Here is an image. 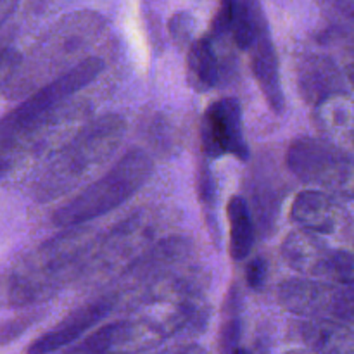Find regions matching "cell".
Segmentation results:
<instances>
[{
	"mask_svg": "<svg viewBox=\"0 0 354 354\" xmlns=\"http://www.w3.org/2000/svg\"><path fill=\"white\" fill-rule=\"evenodd\" d=\"M92 241L86 225L62 228L7 270L0 279V301L10 308H30L54 297L75 282Z\"/></svg>",
	"mask_w": 354,
	"mask_h": 354,
	"instance_id": "6da1fadb",
	"label": "cell"
},
{
	"mask_svg": "<svg viewBox=\"0 0 354 354\" xmlns=\"http://www.w3.org/2000/svg\"><path fill=\"white\" fill-rule=\"evenodd\" d=\"M127 133V121L118 114H106L80 128L64 142L38 173L31 196L38 203H52L78 189L92 178L118 151Z\"/></svg>",
	"mask_w": 354,
	"mask_h": 354,
	"instance_id": "7a4b0ae2",
	"label": "cell"
},
{
	"mask_svg": "<svg viewBox=\"0 0 354 354\" xmlns=\"http://www.w3.org/2000/svg\"><path fill=\"white\" fill-rule=\"evenodd\" d=\"M100 28V17L90 14L64 19L44 38V41L35 45L26 57L19 55L2 90L10 97L28 95L38 86L61 76L83 61L78 55L92 45Z\"/></svg>",
	"mask_w": 354,
	"mask_h": 354,
	"instance_id": "3957f363",
	"label": "cell"
},
{
	"mask_svg": "<svg viewBox=\"0 0 354 354\" xmlns=\"http://www.w3.org/2000/svg\"><path fill=\"white\" fill-rule=\"evenodd\" d=\"M154 171L152 158L144 149H131L121 156L104 175L93 180L73 199L52 214V223L59 228L82 227L130 201Z\"/></svg>",
	"mask_w": 354,
	"mask_h": 354,
	"instance_id": "277c9868",
	"label": "cell"
},
{
	"mask_svg": "<svg viewBox=\"0 0 354 354\" xmlns=\"http://www.w3.org/2000/svg\"><path fill=\"white\" fill-rule=\"evenodd\" d=\"M104 68L106 62L102 57L90 55L55 80L28 93L19 106L0 118V149L17 144L31 131L54 121L68 109L71 97L99 78Z\"/></svg>",
	"mask_w": 354,
	"mask_h": 354,
	"instance_id": "5b68a950",
	"label": "cell"
},
{
	"mask_svg": "<svg viewBox=\"0 0 354 354\" xmlns=\"http://www.w3.org/2000/svg\"><path fill=\"white\" fill-rule=\"evenodd\" d=\"M165 216L159 209H138L111 228L107 234L93 237L76 280L83 286L104 282L116 277L156 242L161 241Z\"/></svg>",
	"mask_w": 354,
	"mask_h": 354,
	"instance_id": "8992f818",
	"label": "cell"
},
{
	"mask_svg": "<svg viewBox=\"0 0 354 354\" xmlns=\"http://www.w3.org/2000/svg\"><path fill=\"white\" fill-rule=\"evenodd\" d=\"M287 168L303 183L351 197L353 159L325 138L297 137L287 149Z\"/></svg>",
	"mask_w": 354,
	"mask_h": 354,
	"instance_id": "52a82bcc",
	"label": "cell"
},
{
	"mask_svg": "<svg viewBox=\"0 0 354 354\" xmlns=\"http://www.w3.org/2000/svg\"><path fill=\"white\" fill-rule=\"evenodd\" d=\"M279 301L283 310L297 317L311 318V320H335L353 325V286L292 279L280 286Z\"/></svg>",
	"mask_w": 354,
	"mask_h": 354,
	"instance_id": "ba28073f",
	"label": "cell"
},
{
	"mask_svg": "<svg viewBox=\"0 0 354 354\" xmlns=\"http://www.w3.org/2000/svg\"><path fill=\"white\" fill-rule=\"evenodd\" d=\"M201 145L211 159L234 156L239 161H248L242 107L235 97H223L207 107L201 121Z\"/></svg>",
	"mask_w": 354,
	"mask_h": 354,
	"instance_id": "9c48e42d",
	"label": "cell"
},
{
	"mask_svg": "<svg viewBox=\"0 0 354 354\" xmlns=\"http://www.w3.org/2000/svg\"><path fill=\"white\" fill-rule=\"evenodd\" d=\"M114 310H118V301L116 296L109 290L107 294H102L90 303L73 310L50 330L35 339L28 346L26 354H55L69 348L82 337H85L86 332L92 330L95 325L106 320V317H109Z\"/></svg>",
	"mask_w": 354,
	"mask_h": 354,
	"instance_id": "30bf717a",
	"label": "cell"
},
{
	"mask_svg": "<svg viewBox=\"0 0 354 354\" xmlns=\"http://www.w3.org/2000/svg\"><path fill=\"white\" fill-rule=\"evenodd\" d=\"M290 218L301 230L325 237L339 232L346 213L337 196L311 189L297 194L290 206Z\"/></svg>",
	"mask_w": 354,
	"mask_h": 354,
	"instance_id": "8fae6325",
	"label": "cell"
},
{
	"mask_svg": "<svg viewBox=\"0 0 354 354\" xmlns=\"http://www.w3.org/2000/svg\"><path fill=\"white\" fill-rule=\"evenodd\" d=\"M335 249H330L322 235L306 230H292L282 244V256L297 273L330 280Z\"/></svg>",
	"mask_w": 354,
	"mask_h": 354,
	"instance_id": "7c38bea8",
	"label": "cell"
},
{
	"mask_svg": "<svg viewBox=\"0 0 354 354\" xmlns=\"http://www.w3.org/2000/svg\"><path fill=\"white\" fill-rule=\"evenodd\" d=\"M297 88L311 107L325 99L346 92V82L339 66L325 55H308L297 64Z\"/></svg>",
	"mask_w": 354,
	"mask_h": 354,
	"instance_id": "4fadbf2b",
	"label": "cell"
},
{
	"mask_svg": "<svg viewBox=\"0 0 354 354\" xmlns=\"http://www.w3.org/2000/svg\"><path fill=\"white\" fill-rule=\"evenodd\" d=\"M249 52H251L252 75L258 82L266 104L275 114H283L286 97H283L282 83H280L279 55H277L268 26L256 37V40L249 47Z\"/></svg>",
	"mask_w": 354,
	"mask_h": 354,
	"instance_id": "5bb4252c",
	"label": "cell"
},
{
	"mask_svg": "<svg viewBox=\"0 0 354 354\" xmlns=\"http://www.w3.org/2000/svg\"><path fill=\"white\" fill-rule=\"evenodd\" d=\"M297 339L317 354H354V334L351 325L335 320H303L294 322Z\"/></svg>",
	"mask_w": 354,
	"mask_h": 354,
	"instance_id": "9a60e30c",
	"label": "cell"
},
{
	"mask_svg": "<svg viewBox=\"0 0 354 354\" xmlns=\"http://www.w3.org/2000/svg\"><path fill=\"white\" fill-rule=\"evenodd\" d=\"M315 109V120L318 128L324 131L325 140L339 145V142L351 144L353 138V100L348 93H337Z\"/></svg>",
	"mask_w": 354,
	"mask_h": 354,
	"instance_id": "2e32d148",
	"label": "cell"
},
{
	"mask_svg": "<svg viewBox=\"0 0 354 354\" xmlns=\"http://www.w3.org/2000/svg\"><path fill=\"white\" fill-rule=\"evenodd\" d=\"M187 82L196 92H209L220 83V62L213 40H194L187 50Z\"/></svg>",
	"mask_w": 354,
	"mask_h": 354,
	"instance_id": "e0dca14e",
	"label": "cell"
},
{
	"mask_svg": "<svg viewBox=\"0 0 354 354\" xmlns=\"http://www.w3.org/2000/svg\"><path fill=\"white\" fill-rule=\"evenodd\" d=\"M249 199H251V206L248 204V207L252 221L254 225H259L263 234L268 235L275 227L280 201H282V190L277 180L273 176L270 178L254 171V175L251 176V185H249Z\"/></svg>",
	"mask_w": 354,
	"mask_h": 354,
	"instance_id": "ac0fdd59",
	"label": "cell"
},
{
	"mask_svg": "<svg viewBox=\"0 0 354 354\" xmlns=\"http://www.w3.org/2000/svg\"><path fill=\"white\" fill-rule=\"evenodd\" d=\"M228 225H230V256L235 261H242L251 254L256 242V225L249 213L248 201L242 196H234L227 206Z\"/></svg>",
	"mask_w": 354,
	"mask_h": 354,
	"instance_id": "d6986e66",
	"label": "cell"
},
{
	"mask_svg": "<svg viewBox=\"0 0 354 354\" xmlns=\"http://www.w3.org/2000/svg\"><path fill=\"white\" fill-rule=\"evenodd\" d=\"M266 26H268V23H266V17L258 0H237L230 33L239 48L249 50L256 37Z\"/></svg>",
	"mask_w": 354,
	"mask_h": 354,
	"instance_id": "ffe728a7",
	"label": "cell"
},
{
	"mask_svg": "<svg viewBox=\"0 0 354 354\" xmlns=\"http://www.w3.org/2000/svg\"><path fill=\"white\" fill-rule=\"evenodd\" d=\"M241 297H239L237 287L228 290L227 301H225L223 322H221L220 337H218V349L220 354H232L237 348H241L242 335V320H241Z\"/></svg>",
	"mask_w": 354,
	"mask_h": 354,
	"instance_id": "44dd1931",
	"label": "cell"
},
{
	"mask_svg": "<svg viewBox=\"0 0 354 354\" xmlns=\"http://www.w3.org/2000/svg\"><path fill=\"white\" fill-rule=\"evenodd\" d=\"M44 315L45 310L37 306H30L24 308V311H21L19 315H16L10 320L3 322L0 325V348L17 341L24 332H28L37 322H40L44 318Z\"/></svg>",
	"mask_w": 354,
	"mask_h": 354,
	"instance_id": "7402d4cb",
	"label": "cell"
},
{
	"mask_svg": "<svg viewBox=\"0 0 354 354\" xmlns=\"http://www.w3.org/2000/svg\"><path fill=\"white\" fill-rule=\"evenodd\" d=\"M197 196L201 204L207 211V223H214V207H216V182L207 162L197 166Z\"/></svg>",
	"mask_w": 354,
	"mask_h": 354,
	"instance_id": "603a6c76",
	"label": "cell"
},
{
	"mask_svg": "<svg viewBox=\"0 0 354 354\" xmlns=\"http://www.w3.org/2000/svg\"><path fill=\"white\" fill-rule=\"evenodd\" d=\"M194 30H196V21H194L192 14L185 12V10L173 14L171 19H169L168 23L169 35H171L173 41H175L180 48L190 47Z\"/></svg>",
	"mask_w": 354,
	"mask_h": 354,
	"instance_id": "cb8c5ba5",
	"label": "cell"
},
{
	"mask_svg": "<svg viewBox=\"0 0 354 354\" xmlns=\"http://www.w3.org/2000/svg\"><path fill=\"white\" fill-rule=\"evenodd\" d=\"M235 7H237V0H220V9L211 21L209 37H207L209 40L221 38L230 33L232 24H234Z\"/></svg>",
	"mask_w": 354,
	"mask_h": 354,
	"instance_id": "d4e9b609",
	"label": "cell"
},
{
	"mask_svg": "<svg viewBox=\"0 0 354 354\" xmlns=\"http://www.w3.org/2000/svg\"><path fill=\"white\" fill-rule=\"evenodd\" d=\"M266 277H268V263L261 256H256L251 261L248 263V268H245V282L251 289L259 290L266 282Z\"/></svg>",
	"mask_w": 354,
	"mask_h": 354,
	"instance_id": "484cf974",
	"label": "cell"
},
{
	"mask_svg": "<svg viewBox=\"0 0 354 354\" xmlns=\"http://www.w3.org/2000/svg\"><path fill=\"white\" fill-rule=\"evenodd\" d=\"M17 59H19V54L16 50L6 47V45H0V90L3 88L6 82L9 80Z\"/></svg>",
	"mask_w": 354,
	"mask_h": 354,
	"instance_id": "4316f807",
	"label": "cell"
},
{
	"mask_svg": "<svg viewBox=\"0 0 354 354\" xmlns=\"http://www.w3.org/2000/svg\"><path fill=\"white\" fill-rule=\"evenodd\" d=\"M156 354H207L206 349L201 348L197 344H178V346H173V348L168 349H162L161 353H156Z\"/></svg>",
	"mask_w": 354,
	"mask_h": 354,
	"instance_id": "83f0119b",
	"label": "cell"
},
{
	"mask_svg": "<svg viewBox=\"0 0 354 354\" xmlns=\"http://www.w3.org/2000/svg\"><path fill=\"white\" fill-rule=\"evenodd\" d=\"M14 2L12 0H0V24L9 17L10 10H12Z\"/></svg>",
	"mask_w": 354,
	"mask_h": 354,
	"instance_id": "f1b7e54d",
	"label": "cell"
},
{
	"mask_svg": "<svg viewBox=\"0 0 354 354\" xmlns=\"http://www.w3.org/2000/svg\"><path fill=\"white\" fill-rule=\"evenodd\" d=\"M286 354H317V353L308 351V349H294V351H289V353H286Z\"/></svg>",
	"mask_w": 354,
	"mask_h": 354,
	"instance_id": "f546056e",
	"label": "cell"
},
{
	"mask_svg": "<svg viewBox=\"0 0 354 354\" xmlns=\"http://www.w3.org/2000/svg\"><path fill=\"white\" fill-rule=\"evenodd\" d=\"M232 354H252V353L249 351V349H245V348H237Z\"/></svg>",
	"mask_w": 354,
	"mask_h": 354,
	"instance_id": "4dcf8cb0",
	"label": "cell"
}]
</instances>
